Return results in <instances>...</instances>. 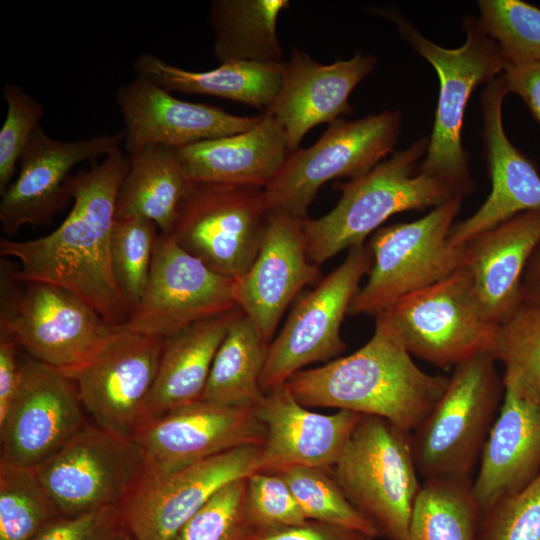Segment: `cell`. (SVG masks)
Segmentation results:
<instances>
[{
	"mask_svg": "<svg viewBox=\"0 0 540 540\" xmlns=\"http://www.w3.org/2000/svg\"><path fill=\"white\" fill-rule=\"evenodd\" d=\"M130 168L121 148L70 179L72 208L53 232L15 241L0 239V254L20 261L11 270L18 283H47L90 304L112 327L126 323L130 307L115 279L110 255L116 200Z\"/></svg>",
	"mask_w": 540,
	"mask_h": 540,
	"instance_id": "1",
	"label": "cell"
},
{
	"mask_svg": "<svg viewBox=\"0 0 540 540\" xmlns=\"http://www.w3.org/2000/svg\"><path fill=\"white\" fill-rule=\"evenodd\" d=\"M448 379L419 368L392 328L376 316L365 345L323 366L301 370L286 384L305 407L378 416L412 433L442 396Z\"/></svg>",
	"mask_w": 540,
	"mask_h": 540,
	"instance_id": "2",
	"label": "cell"
},
{
	"mask_svg": "<svg viewBox=\"0 0 540 540\" xmlns=\"http://www.w3.org/2000/svg\"><path fill=\"white\" fill-rule=\"evenodd\" d=\"M428 145L429 138L421 137L364 175L337 183L341 197L335 207L320 218L303 219L309 259L321 265L344 249L365 244L395 214L433 209L462 196L444 179L418 171Z\"/></svg>",
	"mask_w": 540,
	"mask_h": 540,
	"instance_id": "3",
	"label": "cell"
},
{
	"mask_svg": "<svg viewBox=\"0 0 540 540\" xmlns=\"http://www.w3.org/2000/svg\"><path fill=\"white\" fill-rule=\"evenodd\" d=\"M380 13L391 19L400 36L434 67L440 82L429 145L418 171L444 179L464 197L474 189L469 155L462 145L465 109L477 86L487 85L502 74L505 63L498 47L474 17L463 20L464 44L449 49L424 37L397 12Z\"/></svg>",
	"mask_w": 540,
	"mask_h": 540,
	"instance_id": "4",
	"label": "cell"
},
{
	"mask_svg": "<svg viewBox=\"0 0 540 540\" xmlns=\"http://www.w3.org/2000/svg\"><path fill=\"white\" fill-rule=\"evenodd\" d=\"M504 394L503 379L488 351L453 367L442 396L411 433L419 475L472 478Z\"/></svg>",
	"mask_w": 540,
	"mask_h": 540,
	"instance_id": "5",
	"label": "cell"
},
{
	"mask_svg": "<svg viewBox=\"0 0 540 540\" xmlns=\"http://www.w3.org/2000/svg\"><path fill=\"white\" fill-rule=\"evenodd\" d=\"M329 470L380 536L405 539L422 488L410 432L382 417L362 415Z\"/></svg>",
	"mask_w": 540,
	"mask_h": 540,
	"instance_id": "6",
	"label": "cell"
},
{
	"mask_svg": "<svg viewBox=\"0 0 540 540\" xmlns=\"http://www.w3.org/2000/svg\"><path fill=\"white\" fill-rule=\"evenodd\" d=\"M1 263L0 331L28 356L70 378L101 351L116 328L64 288L35 282L19 292L11 270Z\"/></svg>",
	"mask_w": 540,
	"mask_h": 540,
	"instance_id": "7",
	"label": "cell"
},
{
	"mask_svg": "<svg viewBox=\"0 0 540 540\" xmlns=\"http://www.w3.org/2000/svg\"><path fill=\"white\" fill-rule=\"evenodd\" d=\"M462 199L453 197L417 220L381 227L371 235L367 244L373 263L348 314L377 316L400 299L463 267L464 245L449 242Z\"/></svg>",
	"mask_w": 540,
	"mask_h": 540,
	"instance_id": "8",
	"label": "cell"
},
{
	"mask_svg": "<svg viewBox=\"0 0 540 540\" xmlns=\"http://www.w3.org/2000/svg\"><path fill=\"white\" fill-rule=\"evenodd\" d=\"M58 516L121 508L146 476L143 448L86 424L60 450L32 468Z\"/></svg>",
	"mask_w": 540,
	"mask_h": 540,
	"instance_id": "9",
	"label": "cell"
},
{
	"mask_svg": "<svg viewBox=\"0 0 540 540\" xmlns=\"http://www.w3.org/2000/svg\"><path fill=\"white\" fill-rule=\"evenodd\" d=\"M400 128L398 110L331 122L312 146L287 155L276 176L264 188L270 209L306 218L324 183L339 177L353 179L369 172L393 151Z\"/></svg>",
	"mask_w": 540,
	"mask_h": 540,
	"instance_id": "10",
	"label": "cell"
},
{
	"mask_svg": "<svg viewBox=\"0 0 540 540\" xmlns=\"http://www.w3.org/2000/svg\"><path fill=\"white\" fill-rule=\"evenodd\" d=\"M377 316L412 356L439 368L454 367L488 351L498 327L486 316L464 267Z\"/></svg>",
	"mask_w": 540,
	"mask_h": 540,
	"instance_id": "11",
	"label": "cell"
},
{
	"mask_svg": "<svg viewBox=\"0 0 540 540\" xmlns=\"http://www.w3.org/2000/svg\"><path fill=\"white\" fill-rule=\"evenodd\" d=\"M270 210L263 188L190 182L169 236L211 270L237 280L259 251Z\"/></svg>",
	"mask_w": 540,
	"mask_h": 540,
	"instance_id": "12",
	"label": "cell"
},
{
	"mask_svg": "<svg viewBox=\"0 0 540 540\" xmlns=\"http://www.w3.org/2000/svg\"><path fill=\"white\" fill-rule=\"evenodd\" d=\"M372 263L367 243L354 246L341 265L298 298L268 345L261 376L264 393L285 384L306 365L328 361L345 350L341 324Z\"/></svg>",
	"mask_w": 540,
	"mask_h": 540,
	"instance_id": "13",
	"label": "cell"
},
{
	"mask_svg": "<svg viewBox=\"0 0 540 540\" xmlns=\"http://www.w3.org/2000/svg\"><path fill=\"white\" fill-rule=\"evenodd\" d=\"M164 340L116 328L101 351L70 377L96 426L134 440L145 425Z\"/></svg>",
	"mask_w": 540,
	"mask_h": 540,
	"instance_id": "14",
	"label": "cell"
},
{
	"mask_svg": "<svg viewBox=\"0 0 540 540\" xmlns=\"http://www.w3.org/2000/svg\"><path fill=\"white\" fill-rule=\"evenodd\" d=\"M234 282L186 252L171 236L160 233L143 295L118 328L166 338L194 322L236 308Z\"/></svg>",
	"mask_w": 540,
	"mask_h": 540,
	"instance_id": "15",
	"label": "cell"
},
{
	"mask_svg": "<svg viewBox=\"0 0 540 540\" xmlns=\"http://www.w3.org/2000/svg\"><path fill=\"white\" fill-rule=\"evenodd\" d=\"M262 445H245L144 478L120 508L126 532L138 540H170L218 491L261 467Z\"/></svg>",
	"mask_w": 540,
	"mask_h": 540,
	"instance_id": "16",
	"label": "cell"
},
{
	"mask_svg": "<svg viewBox=\"0 0 540 540\" xmlns=\"http://www.w3.org/2000/svg\"><path fill=\"white\" fill-rule=\"evenodd\" d=\"M20 360L19 388L0 424V465L35 468L87 423L71 378L28 355Z\"/></svg>",
	"mask_w": 540,
	"mask_h": 540,
	"instance_id": "17",
	"label": "cell"
},
{
	"mask_svg": "<svg viewBox=\"0 0 540 540\" xmlns=\"http://www.w3.org/2000/svg\"><path fill=\"white\" fill-rule=\"evenodd\" d=\"M254 409L197 400L146 424L134 440L145 452L146 476L159 477L245 445H263Z\"/></svg>",
	"mask_w": 540,
	"mask_h": 540,
	"instance_id": "18",
	"label": "cell"
},
{
	"mask_svg": "<svg viewBox=\"0 0 540 540\" xmlns=\"http://www.w3.org/2000/svg\"><path fill=\"white\" fill-rule=\"evenodd\" d=\"M124 130L74 141L49 137L38 125L19 164L18 176L9 185L0 202L1 230L8 236L27 224L51 221L71 198L70 174L84 161L95 162L124 143Z\"/></svg>",
	"mask_w": 540,
	"mask_h": 540,
	"instance_id": "19",
	"label": "cell"
},
{
	"mask_svg": "<svg viewBox=\"0 0 540 540\" xmlns=\"http://www.w3.org/2000/svg\"><path fill=\"white\" fill-rule=\"evenodd\" d=\"M303 219L271 209L253 263L234 282L236 306L268 344L295 297L320 277L319 265L307 254Z\"/></svg>",
	"mask_w": 540,
	"mask_h": 540,
	"instance_id": "20",
	"label": "cell"
},
{
	"mask_svg": "<svg viewBox=\"0 0 540 540\" xmlns=\"http://www.w3.org/2000/svg\"><path fill=\"white\" fill-rule=\"evenodd\" d=\"M116 103L125 123L123 145L129 155L148 145L178 149L243 133L262 117L237 116L215 106L180 100L137 74L118 88Z\"/></svg>",
	"mask_w": 540,
	"mask_h": 540,
	"instance_id": "21",
	"label": "cell"
},
{
	"mask_svg": "<svg viewBox=\"0 0 540 540\" xmlns=\"http://www.w3.org/2000/svg\"><path fill=\"white\" fill-rule=\"evenodd\" d=\"M508 94L502 74L486 85L481 95L484 157L491 192L478 210L454 223L449 242L462 246L474 236L514 216L540 211V174L536 164L507 137L502 105Z\"/></svg>",
	"mask_w": 540,
	"mask_h": 540,
	"instance_id": "22",
	"label": "cell"
},
{
	"mask_svg": "<svg viewBox=\"0 0 540 540\" xmlns=\"http://www.w3.org/2000/svg\"><path fill=\"white\" fill-rule=\"evenodd\" d=\"M504 394L479 461L473 492L483 512L526 487L540 473V394L516 376H502Z\"/></svg>",
	"mask_w": 540,
	"mask_h": 540,
	"instance_id": "23",
	"label": "cell"
},
{
	"mask_svg": "<svg viewBox=\"0 0 540 540\" xmlns=\"http://www.w3.org/2000/svg\"><path fill=\"white\" fill-rule=\"evenodd\" d=\"M376 64L373 55L360 52L350 59L323 65L301 49L291 51L284 61L277 96L265 111L284 129L289 152L298 149L303 137L316 125L330 124L352 113L349 97Z\"/></svg>",
	"mask_w": 540,
	"mask_h": 540,
	"instance_id": "24",
	"label": "cell"
},
{
	"mask_svg": "<svg viewBox=\"0 0 540 540\" xmlns=\"http://www.w3.org/2000/svg\"><path fill=\"white\" fill-rule=\"evenodd\" d=\"M254 412L266 429L260 471L272 473L293 466L330 469L362 416L346 410L329 415L310 411L286 383L265 392Z\"/></svg>",
	"mask_w": 540,
	"mask_h": 540,
	"instance_id": "25",
	"label": "cell"
},
{
	"mask_svg": "<svg viewBox=\"0 0 540 540\" xmlns=\"http://www.w3.org/2000/svg\"><path fill=\"white\" fill-rule=\"evenodd\" d=\"M540 242V211L492 227L464 244L463 267L488 319L499 326L522 304L521 283Z\"/></svg>",
	"mask_w": 540,
	"mask_h": 540,
	"instance_id": "26",
	"label": "cell"
},
{
	"mask_svg": "<svg viewBox=\"0 0 540 540\" xmlns=\"http://www.w3.org/2000/svg\"><path fill=\"white\" fill-rule=\"evenodd\" d=\"M284 129L263 113L252 129L177 149V159L191 183H219L265 188L289 154Z\"/></svg>",
	"mask_w": 540,
	"mask_h": 540,
	"instance_id": "27",
	"label": "cell"
},
{
	"mask_svg": "<svg viewBox=\"0 0 540 540\" xmlns=\"http://www.w3.org/2000/svg\"><path fill=\"white\" fill-rule=\"evenodd\" d=\"M236 308L194 322L165 338L146 406L145 425L202 398L213 360Z\"/></svg>",
	"mask_w": 540,
	"mask_h": 540,
	"instance_id": "28",
	"label": "cell"
},
{
	"mask_svg": "<svg viewBox=\"0 0 540 540\" xmlns=\"http://www.w3.org/2000/svg\"><path fill=\"white\" fill-rule=\"evenodd\" d=\"M133 68L137 75L149 78L169 92L221 97L265 112L279 91L284 61H230L209 71L194 72L145 52L134 60Z\"/></svg>",
	"mask_w": 540,
	"mask_h": 540,
	"instance_id": "29",
	"label": "cell"
},
{
	"mask_svg": "<svg viewBox=\"0 0 540 540\" xmlns=\"http://www.w3.org/2000/svg\"><path fill=\"white\" fill-rule=\"evenodd\" d=\"M189 184L178 163L177 149L144 146L130 155V168L116 200V218H147L161 234L170 235Z\"/></svg>",
	"mask_w": 540,
	"mask_h": 540,
	"instance_id": "30",
	"label": "cell"
},
{
	"mask_svg": "<svg viewBox=\"0 0 540 540\" xmlns=\"http://www.w3.org/2000/svg\"><path fill=\"white\" fill-rule=\"evenodd\" d=\"M288 5L287 0H214L209 21L215 58L220 63L283 62L277 20Z\"/></svg>",
	"mask_w": 540,
	"mask_h": 540,
	"instance_id": "31",
	"label": "cell"
},
{
	"mask_svg": "<svg viewBox=\"0 0 540 540\" xmlns=\"http://www.w3.org/2000/svg\"><path fill=\"white\" fill-rule=\"evenodd\" d=\"M268 345L251 319L237 307L201 399L254 409L265 394L261 376Z\"/></svg>",
	"mask_w": 540,
	"mask_h": 540,
	"instance_id": "32",
	"label": "cell"
},
{
	"mask_svg": "<svg viewBox=\"0 0 540 540\" xmlns=\"http://www.w3.org/2000/svg\"><path fill=\"white\" fill-rule=\"evenodd\" d=\"M481 515L472 478L427 479L404 540H474Z\"/></svg>",
	"mask_w": 540,
	"mask_h": 540,
	"instance_id": "33",
	"label": "cell"
},
{
	"mask_svg": "<svg viewBox=\"0 0 540 540\" xmlns=\"http://www.w3.org/2000/svg\"><path fill=\"white\" fill-rule=\"evenodd\" d=\"M56 517L32 468L0 465V540H32Z\"/></svg>",
	"mask_w": 540,
	"mask_h": 540,
	"instance_id": "34",
	"label": "cell"
},
{
	"mask_svg": "<svg viewBox=\"0 0 540 540\" xmlns=\"http://www.w3.org/2000/svg\"><path fill=\"white\" fill-rule=\"evenodd\" d=\"M483 30L505 65L540 62V8L521 0H480Z\"/></svg>",
	"mask_w": 540,
	"mask_h": 540,
	"instance_id": "35",
	"label": "cell"
},
{
	"mask_svg": "<svg viewBox=\"0 0 540 540\" xmlns=\"http://www.w3.org/2000/svg\"><path fill=\"white\" fill-rule=\"evenodd\" d=\"M279 474L307 519L349 527L374 538L380 536L374 525L349 502L329 469L293 466Z\"/></svg>",
	"mask_w": 540,
	"mask_h": 540,
	"instance_id": "36",
	"label": "cell"
},
{
	"mask_svg": "<svg viewBox=\"0 0 540 540\" xmlns=\"http://www.w3.org/2000/svg\"><path fill=\"white\" fill-rule=\"evenodd\" d=\"M159 229L150 219L115 218L110 241L111 264L130 310L145 290Z\"/></svg>",
	"mask_w": 540,
	"mask_h": 540,
	"instance_id": "37",
	"label": "cell"
},
{
	"mask_svg": "<svg viewBox=\"0 0 540 540\" xmlns=\"http://www.w3.org/2000/svg\"><path fill=\"white\" fill-rule=\"evenodd\" d=\"M488 352L540 394V310L522 304L496 330Z\"/></svg>",
	"mask_w": 540,
	"mask_h": 540,
	"instance_id": "38",
	"label": "cell"
},
{
	"mask_svg": "<svg viewBox=\"0 0 540 540\" xmlns=\"http://www.w3.org/2000/svg\"><path fill=\"white\" fill-rule=\"evenodd\" d=\"M243 510L253 534L308 520L284 478L260 470L246 477Z\"/></svg>",
	"mask_w": 540,
	"mask_h": 540,
	"instance_id": "39",
	"label": "cell"
},
{
	"mask_svg": "<svg viewBox=\"0 0 540 540\" xmlns=\"http://www.w3.org/2000/svg\"><path fill=\"white\" fill-rule=\"evenodd\" d=\"M245 485L246 477L223 487L170 540H248L253 531L243 510Z\"/></svg>",
	"mask_w": 540,
	"mask_h": 540,
	"instance_id": "40",
	"label": "cell"
},
{
	"mask_svg": "<svg viewBox=\"0 0 540 540\" xmlns=\"http://www.w3.org/2000/svg\"><path fill=\"white\" fill-rule=\"evenodd\" d=\"M474 540H540V473L482 513Z\"/></svg>",
	"mask_w": 540,
	"mask_h": 540,
	"instance_id": "41",
	"label": "cell"
},
{
	"mask_svg": "<svg viewBox=\"0 0 540 540\" xmlns=\"http://www.w3.org/2000/svg\"><path fill=\"white\" fill-rule=\"evenodd\" d=\"M2 95L7 113L0 129V195L12 183L20 157L44 114L43 106L15 83H4Z\"/></svg>",
	"mask_w": 540,
	"mask_h": 540,
	"instance_id": "42",
	"label": "cell"
},
{
	"mask_svg": "<svg viewBox=\"0 0 540 540\" xmlns=\"http://www.w3.org/2000/svg\"><path fill=\"white\" fill-rule=\"evenodd\" d=\"M126 533L119 507L76 517L58 516L32 540H118Z\"/></svg>",
	"mask_w": 540,
	"mask_h": 540,
	"instance_id": "43",
	"label": "cell"
},
{
	"mask_svg": "<svg viewBox=\"0 0 540 540\" xmlns=\"http://www.w3.org/2000/svg\"><path fill=\"white\" fill-rule=\"evenodd\" d=\"M374 537L349 527L306 520L303 523L257 532L248 540H373Z\"/></svg>",
	"mask_w": 540,
	"mask_h": 540,
	"instance_id": "44",
	"label": "cell"
},
{
	"mask_svg": "<svg viewBox=\"0 0 540 540\" xmlns=\"http://www.w3.org/2000/svg\"><path fill=\"white\" fill-rule=\"evenodd\" d=\"M502 76L508 94L518 95L540 125V62L505 65Z\"/></svg>",
	"mask_w": 540,
	"mask_h": 540,
	"instance_id": "45",
	"label": "cell"
},
{
	"mask_svg": "<svg viewBox=\"0 0 540 540\" xmlns=\"http://www.w3.org/2000/svg\"><path fill=\"white\" fill-rule=\"evenodd\" d=\"M18 348L9 334L0 331V424L5 421L20 384Z\"/></svg>",
	"mask_w": 540,
	"mask_h": 540,
	"instance_id": "46",
	"label": "cell"
},
{
	"mask_svg": "<svg viewBox=\"0 0 540 540\" xmlns=\"http://www.w3.org/2000/svg\"><path fill=\"white\" fill-rule=\"evenodd\" d=\"M521 296L524 304L540 310V242L530 257L523 274Z\"/></svg>",
	"mask_w": 540,
	"mask_h": 540,
	"instance_id": "47",
	"label": "cell"
},
{
	"mask_svg": "<svg viewBox=\"0 0 540 540\" xmlns=\"http://www.w3.org/2000/svg\"><path fill=\"white\" fill-rule=\"evenodd\" d=\"M118 540H138L135 537L129 535L127 532L124 533Z\"/></svg>",
	"mask_w": 540,
	"mask_h": 540,
	"instance_id": "48",
	"label": "cell"
}]
</instances>
